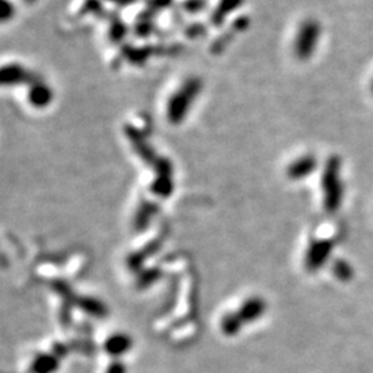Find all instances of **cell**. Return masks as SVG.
I'll list each match as a JSON object with an SVG mask.
<instances>
[{
	"mask_svg": "<svg viewBox=\"0 0 373 373\" xmlns=\"http://www.w3.org/2000/svg\"><path fill=\"white\" fill-rule=\"evenodd\" d=\"M320 34L321 27L318 21L307 20L302 24L295 42V53L300 60H309L313 56L320 39Z\"/></svg>",
	"mask_w": 373,
	"mask_h": 373,
	"instance_id": "6da1fadb",
	"label": "cell"
},
{
	"mask_svg": "<svg viewBox=\"0 0 373 373\" xmlns=\"http://www.w3.org/2000/svg\"><path fill=\"white\" fill-rule=\"evenodd\" d=\"M340 160L337 156H332L328 160L325 173H324V190L326 194V205L330 209H335L340 204L341 198V185L339 180Z\"/></svg>",
	"mask_w": 373,
	"mask_h": 373,
	"instance_id": "7a4b0ae2",
	"label": "cell"
},
{
	"mask_svg": "<svg viewBox=\"0 0 373 373\" xmlns=\"http://www.w3.org/2000/svg\"><path fill=\"white\" fill-rule=\"evenodd\" d=\"M315 165H317V160L314 156H303L302 159L296 160L291 169H289V174L292 177H303L309 173H311L314 169H315Z\"/></svg>",
	"mask_w": 373,
	"mask_h": 373,
	"instance_id": "3957f363",
	"label": "cell"
},
{
	"mask_svg": "<svg viewBox=\"0 0 373 373\" xmlns=\"http://www.w3.org/2000/svg\"><path fill=\"white\" fill-rule=\"evenodd\" d=\"M372 93H373V83H372Z\"/></svg>",
	"mask_w": 373,
	"mask_h": 373,
	"instance_id": "277c9868",
	"label": "cell"
}]
</instances>
